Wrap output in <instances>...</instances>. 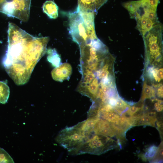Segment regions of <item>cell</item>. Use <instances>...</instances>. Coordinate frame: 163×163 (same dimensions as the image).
<instances>
[{"mask_svg": "<svg viewBox=\"0 0 163 163\" xmlns=\"http://www.w3.org/2000/svg\"><path fill=\"white\" fill-rule=\"evenodd\" d=\"M49 39L33 36L9 23L8 46L3 63L16 84L23 85L28 81L35 65L46 52Z\"/></svg>", "mask_w": 163, "mask_h": 163, "instance_id": "cell-1", "label": "cell"}, {"mask_svg": "<svg viewBox=\"0 0 163 163\" xmlns=\"http://www.w3.org/2000/svg\"><path fill=\"white\" fill-rule=\"evenodd\" d=\"M95 13L78 7L75 11L68 13L69 32L73 40L79 46L97 37L94 27Z\"/></svg>", "mask_w": 163, "mask_h": 163, "instance_id": "cell-2", "label": "cell"}, {"mask_svg": "<svg viewBox=\"0 0 163 163\" xmlns=\"http://www.w3.org/2000/svg\"><path fill=\"white\" fill-rule=\"evenodd\" d=\"M120 143L111 137L94 133L76 150L73 155L88 153L99 155L118 147L120 145Z\"/></svg>", "mask_w": 163, "mask_h": 163, "instance_id": "cell-3", "label": "cell"}, {"mask_svg": "<svg viewBox=\"0 0 163 163\" xmlns=\"http://www.w3.org/2000/svg\"><path fill=\"white\" fill-rule=\"evenodd\" d=\"M157 8L151 5L139 6L129 14L131 17L136 21V27L142 36L160 23L157 17Z\"/></svg>", "mask_w": 163, "mask_h": 163, "instance_id": "cell-4", "label": "cell"}, {"mask_svg": "<svg viewBox=\"0 0 163 163\" xmlns=\"http://www.w3.org/2000/svg\"><path fill=\"white\" fill-rule=\"evenodd\" d=\"M91 134L74 126L65 128L61 130L56 138V141L71 154L84 142Z\"/></svg>", "mask_w": 163, "mask_h": 163, "instance_id": "cell-5", "label": "cell"}, {"mask_svg": "<svg viewBox=\"0 0 163 163\" xmlns=\"http://www.w3.org/2000/svg\"><path fill=\"white\" fill-rule=\"evenodd\" d=\"M31 0H0V12L27 21L29 17Z\"/></svg>", "mask_w": 163, "mask_h": 163, "instance_id": "cell-6", "label": "cell"}, {"mask_svg": "<svg viewBox=\"0 0 163 163\" xmlns=\"http://www.w3.org/2000/svg\"><path fill=\"white\" fill-rule=\"evenodd\" d=\"M162 32L161 30L152 31L143 39L149 48V56L158 62L162 58L160 44L162 41Z\"/></svg>", "mask_w": 163, "mask_h": 163, "instance_id": "cell-7", "label": "cell"}, {"mask_svg": "<svg viewBox=\"0 0 163 163\" xmlns=\"http://www.w3.org/2000/svg\"><path fill=\"white\" fill-rule=\"evenodd\" d=\"M155 115V112H149L139 116H131L128 120L132 126L148 125L155 127V123L157 120Z\"/></svg>", "mask_w": 163, "mask_h": 163, "instance_id": "cell-8", "label": "cell"}, {"mask_svg": "<svg viewBox=\"0 0 163 163\" xmlns=\"http://www.w3.org/2000/svg\"><path fill=\"white\" fill-rule=\"evenodd\" d=\"M71 65L65 63L56 67L51 72L53 78L56 81L62 82L69 78L72 73Z\"/></svg>", "mask_w": 163, "mask_h": 163, "instance_id": "cell-9", "label": "cell"}, {"mask_svg": "<svg viewBox=\"0 0 163 163\" xmlns=\"http://www.w3.org/2000/svg\"><path fill=\"white\" fill-rule=\"evenodd\" d=\"M93 130L95 134H101L111 137L117 135L111 123L102 119L100 118L96 122Z\"/></svg>", "mask_w": 163, "mask_h": 163, "instance_id": "cell-10", "label": "cell"}, {"mask_svg": "<svg viewBox=\"0 0 163 163\" xmlns=\"http://www.w3.org/2000/svg\"><path fill=\"white\" fill-rule=\"evenodd\" d=\"M108 0H78V6L80 9L95 13Z\"/></svg>", "mask_w": 163, "mask_h": 163, "instance_id": "cell-11", "label": "cell"}, {"mask_svg": "<svg viewBox=\"0 0 163 163\" xmlns=\"http://www.w3.org/2000/svg\"><path fill=\"white\" fill-rule=\"evenodd\" d=\"M99 118L97 117H88L86 120L81 122L75 126L86 133L91 134L94 132V128Z\"/></svg>", "mask_w": 163, "mask_h": 163, "instance_id": "cell-12", "label": "cell"}, {"mask_svg": "<svg viewBox=\"0 0 163 163\" xmlns=\"http://www.w3.org/2000/svg\"><path fill=\"white\" fill-rule=\"evenodd\" d=\"M43 12L51 19H56L58 16V7L56 4L51 1H47L42 7Z\"/></svg>", "mask_w": 163, "mask_h": 163, "instance_id": "cell-13", "label": "cell"}, {"mask_svg": "<svg viewBox=\"0 0 163 163\" xmlns=\"http://www.w3.org/2000/svg\"><path fill=\"white\" fill-rule=\"evenodd\" d=\"M47 52L48 54L47 57L48 61L56 67L59 66L61 63V58L56 50L55 49L49 48L47 49Z\"/></svg>", "mask_w": 163, "mask_h": 163, "instance_id": "cell-14", "label": "cell"}, {"mask_svg": "<svg viewBox=\"0 0 163 163\" xmlns=\"http://www.w3.org/2000/svg\"><path fill=\"white\" fill-rule=\"evenodd\" d=\"M9 94V88L7 84L0 81V103H6L8 99Z\"/></svg>", "mask_w": 163, "mask_h": 163, "instance_id": "cell-15", "label": "cell"}, {"mask_svg": "<svg viewBox=\"0 0 163 163\" xmlns=\"http://www.w3.org/2000/svg\"><path fill=\"white\" fill-rule=\"evenodd\" d=\"M155 96V91L153 87L144 82L141 100L142 101L148 98H151Z\"/></svg>", "mask_w": 163, "mask_h": 163, "instance_id": "cell-16", "label": "cell"}, {"mask_svg": "<svg viewBox=\"0 0 163 163\" xmlns=\"http://www.w3.org/2000/svg\"><path fill=\"white\" fill-rule=\"evenodd\" d=\"M0 163H14L13 158L3 149L0 148Z\"/></svg>", "mask_w": 163, "mask_h": 163, "instance_id": "cell-17", "label": "cell"}, {"mask_svg": "<svg viewBox=\"0 0 163 163\" xmlns=\"http://www.w3.org/2000/svg\"><path fill=\"white\" fill-rule=\"evenodd\" d=\"M158 147L155 146L153 145L149 148L147 150L145 156V159H146V157H147L149 160H151L153 159L157 152Z\"/></svg>", "mask_w": 163, "mask_h": 163, "instance_id": "cell-18", "label": "cell"}, {"mask_svg": "<svg viewBox=\"0 0 163 163\" xmlns=\"http://www.w3.org/2000/svg\"><path fill=\"white\" fill-rule=\"evenodd\" d=\"M153 78L155 80L159 82L163 78V69L162 68L159 69L154 68L152 72Z\"/></svg>", "mask_w": 163, "mask_h": 163, "instance_id": "cell-19", "label": "cell"}, {"mask_svg": "<svg viewBox=\"0 0 163 163\" xmlns=\"http://www.w3.org/2000/svg\"><path fill=\"white\" fill-rule=\"evenodd\" d=\"M163 157V143H161L159 147H158L156 155L153 159V160L157 161L162 159Z\"/></svg>", "mask_w": 163, "mask_h": 163, "instance_id": "cell-20", "label": "cell"}, {"mask_svg": "<svg viewBox=\"0 0 163 163\" xmlns=\"http://www.w3.org/2000/svg\"><path fill=\"white\" fill-rule=\"evenodd\" d=\"M163 85H161L159 86V87L158 88L157 90V95L158 96L161 97H163Z\"/></svg>", "mask_w": 163, "mask_h": 163, "instance_id": "cell-21", "label": "cell"}, {"mask_svg": "<svg viewBox=\"0 0 163 163\" xmlns=\"http://www.w3.org/2000/svg\"><path fill=\"white\" fill-rule=\"evenodd\" d=\"M156 111L158 112H161L163 110V105L161 104L159 106L155 109Z\"/></svg>", "mask_w": 163, "mask_h": 163, "instance_id": "cell-22", "label": "cell"}]
</instances>
